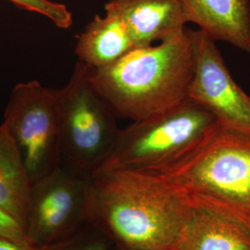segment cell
I'll list each match as a JSON object with an SVG mask.
<instances>
[{
	"label": "cell",
	"instance_id": "cell-14",
	"mask_svg": "<svg viewBox=\"0 0 250 250\" xmlns=\"http://www.w3.org/2000/svg\"><path fill=\"white\" fill-rule=\"evenodd\" d=\"M111 239L93 224L83 225L72 235L42 250H114Z\"/></svg>",
	"mask_w": 250,
	"mask_h": 250
},
{
	"label": "cell",
	"instance_id": "cell-7",
	"mask_svg": "<svg viewBox=\"0 0 250 250\" xmlns=\"http://www.w3.org/2000/svg\"><path fill=\"white\" fill-rule=\"evenodd\" d=\"M90 177L60 164L32 183L25 232L33 246L53 245L87 224Z\"/></svg>",
	"mask_w": 250,
	"mask_h": 250
},
{
	"label": "cell",
	"instance_id": "cell-3",
	"mask_svg": "<svg viewBox=\"0 0 250 250\" xmlns=\"http://www.w3.org/2000/svg\"><path fill=\"white\" fill-rule=\"evenodd\" d=\"M155 173L191 203L217 208L250 227L249 130L216 122L185 157Z\"/></svg>",
	"mask_w": 250,
	"mask_h": 250
},
{
	"label": "cell",
	"instance_id": "cell-5",
	"mask_svg": "<svg viewBox=\"0 0 250 250\" xmlns=\"http://www.w3.org/2000/svg\"><path fill=\"white\" fill-rule=\"evenodd\" d=\"M91 68L77 62L65 86L56 89L61 126V164L88 175L114 150L118 117L90 79Z\"/></svg>",
	"mask_w": 250,
	"mask_h": 250
},
{
	"label": "cell",
	"instance_id": "cell-6",
	"mask_svg": "<svg viewBox=\"0 0 250 250\" xmlns=\"http://www.w3.org/2000/svg\"><path fill=\"white\" fill-rule=\"evenodd\" d=\"M2 125L16 145L32 183L61 164V126L56 90L37 81L17 83Z\"/></svg>",
	"mask_w": 250,
	"mask_h": 250
},
{
	"label": "cell",
	"instance_id": "cell-18",
	"mask_svg": "<svg viewBox=\"0 0 250 250\" xmlns=\"http://www.w3.org/2000/svg\"><path fill=\"white\" fill-rule=\"evenodd\" d=\"M121 250V249H118V248H115V250Z\"/></svg>",
	"mask_w": 250,
	"mask_h": 250
},
{
	"label": "cell",
	"instance_id": "cell-16",
	"mask_svg": "<svg viewBox=\"0 0 250 250\" xmlns=\"http://www.w3.org/2000/svg\"><path fill=\"white\" fill-rule=\"evenodd\" d=\"M0 234L22 245L33 246L23 228L0 208Z\"/></svg>",
	"mask_w": 250,
	"mask_h": 250
},
{
	"label": "cell",
	"instance_id": "cell-1",
	"mask_svg": "<svg viewBox=\"0 0 250 250\" xmlns=\"http://www.w3.org/2000/svg\"><path fill=\"white\" fill-rule=\"evenodd\" d=\"M193 206L158 173L114 169L90 177L87 223L118 249L179 250Z\"/></svg>",
	"mask_w": 250,
	"mask_h": 250
},
{
	"label": "cell",
	"instance_id": "cell-17",
	"mask_svg": "<svg viewBox=\"0 0 250 250\" xmlns=\"http://www.w3.org/2000/svg\"><path fill=\"white\" fill-rule=\"evenodd\" d=\"M0 250H42L35 246L22 245L0 234Z\"/></svg>",
	"mask_w": 250,
	"mask_h": 250
},
{
	"label": "cell",
	"instance_id": "cell-2",
	"mask_svg": "<svg viewBox=\"0 0 250 250\" xmlns=\"http://www.w3.org/2000/svg\"><path fill=\"white\" fill-rule=\"evenodd\" d=\"M194 64L187 28L177 37L135 48L110 67L91 68L90 79L118 118L135 122L189 99Z\"/></svg>",
	"mask_w": 250,
	"mask_h": 250
},
{
	"label": "cell",
	"instance_id": "cell-8",
	"mask_svg": "<svg viewBox=\"0 0 250 250\" xmlns=\"http://www.w3.org/2000/svg\"><path fill=\"white\" fill-rule=\"evenodd\" d=\"M194 52L189 99L208 110L217 122L250 131V97L232 79L216 42L188 29Z\"/></svg>",
	"mask_w": 250,
	"mask_h": 250
},
{
	"label": "cell",
	"instance_id": "cell-4",
	"mask_svg": "<svg viewBox=\"0 0 250 250\" xmlns=\"http://www.w3.org/2000/svg\"><path fill=\"white\" fill-rule=\"evenodd\" d=\"M216 122L208 110L186 99L121 129L114 150L99 170L161 171L193 149Z\"/></svg>",
	"mask_w": 250,
	"mask_h": 250
},
{
	"label": "cell",
	"instance_id": "cell-13",
	"mask_svg": "<svg viewBox=\"0 0 250 250\" xmlns=\"http://www.w3.org/2000/svg\"><path fill=\"white\" fill-rule=\"evenodd\" d=\"M31 181L21 154L4 125H0V208L25 231Z\"/></svg>",
	"mask_w": 250,
	"mask_h": 250
},
{
	"label": "cell",
	"instance_id": "cell-15",
	"mask_svg": "<svg viewBox=\"0 0 250 250\" xmlns=\"http://www.w3.org/2000/svg\"><path fill=\"white\" fill-rule=\"evenodd\" d=\"M21 9L36 12L49 19L54 24L62 29H69L72 25V12L60 3L50 0H9Z\"/></svg>",
	"mask_w": 250,
	"mask_h": 250
},
{
	"label": "cell",
	"instance_id": "cell-11",
	"mask_svg": "<svg viewBox=\"0 0 250 250\" xmlns=\"http://www.w3.org/2000/svg\"><path fill=\"white\" fill-rule=\"evenodd\" d=\"M193 206L179 250H250V227L217 208Z\"/></svg>",
	"mask_w": 250,
	"mask_h": 250
},
{
	"label": "cell",
	"instance_id": "cell-12",
	"mask_svg": "<svg viewBox=\"0 0 250 250\" xmlns=\"http://www.w3.org/2000/svg\"><path fill=\"white\" fill-rule=\"evenodd\" d=\"M76 39L78 61L94 70L114 65L136 48L124 23L107 12L103 17L97 15Z\"/></svg>",
	"mask_w": 250,
	"mask_h": 250
},
{
	"label": "cell",
	"instance_id": "cell-9",
	"mask_svg": "<svg viewBox=\"0 0 250 250\" xmlns=\"http://www.w3.org/2000/svg\"><path fill=\"white\" fill-rule=\"evenodd\" d=\"M105 10L124 23L136 48L170 40L187 29L181 0H109Z\"/></svg>",
	"mask_w": 250,
	"mask_h": 250
},
{
	"label": "cell",
	"instance_id": "cell-10",
	"mask_svg": "<svg viewBox=\"0 0 250 250\" xmlns=\"http://www.w3.org/2000/svg\"><path fill=\"white\" fill-rule=\"evenodd\" d=\"M188 22L213 41L250 54V0H181Z\"/></svg>",
	"mask_w": 250,
	"mask_h": 250
}]
</instances>
